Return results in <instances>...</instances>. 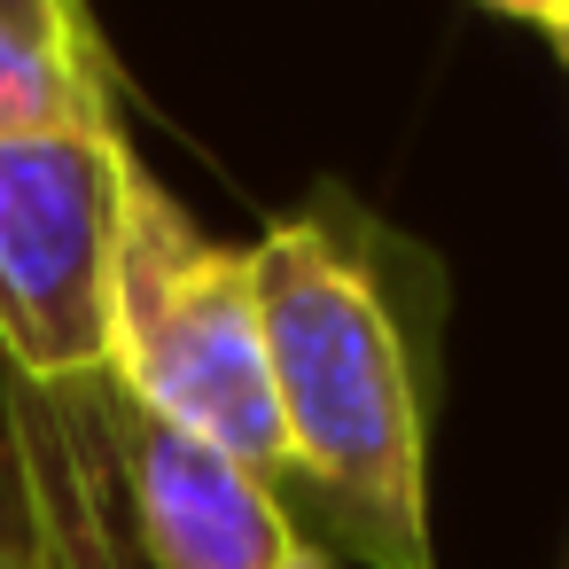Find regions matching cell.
Returning a JSON list of instances; mask_svg holds the SVG:
<instances>
[{
  "mask_svg": "<svg viewBox=\"0 0 569 569\" xmlns=\"http://www.w3.org/2000/svg\"><path fill=\"white\" fill-rule=\"evenodd\" d=\"M118 460L157 569H281L297 530L258 468L118 398Z\"/></svg>",
  "mask_w": 569,
  "mask_h": 569,
  "instance_id": "4",
  "label": "cell"
},
{
  "mask_svg": "<svg viewBox=\"0 0 569 569\" xmlns=\"http://www.w3.org/2000/svg\"><path fill=\"white\" fill-rule=\"evenodd\" d=\"M281 569H343V561H336V553H320V546H297Z\"/></svg>",
  "mask_w": 569,
  "mask_h": 569,
  "instance_id": "7",
  "label": "cell"
},
{
  "mask_svg": "<svg viewBox=\"0 0 569 569\" xmlns=\"http://www.w3.org/2000/svg\"><path fill=\"white\" fill-rule=\"evenodd\" d=\"M126 172L133 141L118 126L0 141V359L24 382L110 375Z\"/></svg>",
  "mask_w": 569,
  "mask_h": 569,
  "instance_id": "3",
  "label": "cell"
},
{
  "mask_svg": "<svg viewBox=\"0 0 569 569\" xmlns=\"http://www.w3.org/2000/svg\"><path fill=\"white\" fill-rule=\"evenodd\" d=\"M250 258L266 297V359L289 468L320 483L336 522L375 553V569H437L421 398L390 297L320 219L266 227Z\"/></svg>",
  "mask_w": 569,
  "mask_h": 569,
  "instance_id": "1",
  "label": "cell"
},
{
  "mask_svg": "<svg viewBox=\"0 0 569 569\" xmlns=\"http://www.w3.org/2000/svg\"><path fill=\"white\" fill-rule=\"evenodd\" d=\"M110 126V71L87 0H0V141Z\"/></svg>",
  "mask_w": 569,
  "mask_h": 569,
  "instance_id": "5",
  "label": "cell"
},
{
  "mask_svg": "<svg viewBox=\"0 0 569 569\" xmlns=\"http://www.w3.org/2000/svg\"><path fill=\"white\" fill-rule=\"evenodd\" d=\"M476 9H499V17H515V24L561 32V9H569V0H476Z\"/></svg>",
  "mask_w": 569,
  "mask_h": 569,
  "instance_id": "6",
  "label": "cell"
},
{
  "mask_svg": "<svg viewBox=\"0 0 569 569\" xmlns=\"http://www.w3.org/2000/svg\"><path fill=\"white\" fill-rule=\"evenodd\" d=\"M553 40H561V56H569V9H561V32H553Z\"/></svg>",
  "mask_w": 569,
  "mask_h": 569,
  "instance_id": "8",
  "label": "cell"
},
{
  "mask_svg": "<svg viewBox=\"0 0 569 569\" xmlns=\"http://www.w3.org/2000/svg\"><path fill=\"white\" fill-rule=\"evenodd\" d=\"M110 382L164 429H188L266 483L289 468L258 258L211 242L133 157L118 211V289H110Z\"/></svg>",
  "mask_w": 569,
  "mask_h": 569,
  "instance_id": "2",
  "label": "cell"
}]
</instances>
